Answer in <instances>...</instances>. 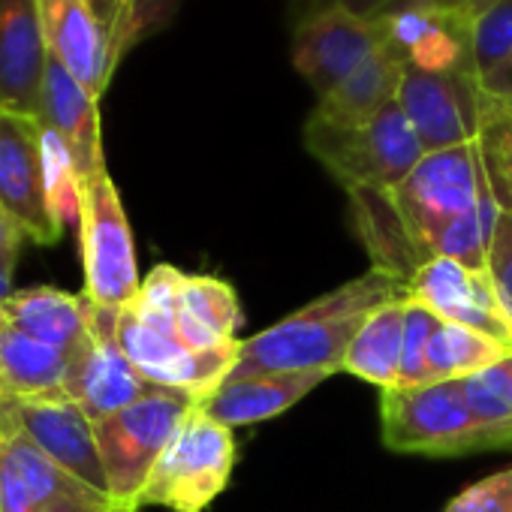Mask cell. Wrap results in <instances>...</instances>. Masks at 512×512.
<instances>
[{"instance_id":"obj_40","label":"cell","mask_w":512,"mask_h":512,"mask_svg":"<svg viewBox=\"0 0 512 512\" xmlns=\"http://www.w3.org/2000/svg\"><path fill=\"white\" fill-rule=\"evenodd\" d=\"M491 4H497V0H470V7H467V22H473L479 13H485Z\"/></svg>"},{"instance_id":"obj_35","label":"cell","mask_w":512,"mask_h":512,"mask_svg":"<svg viewBox=\"0 0 512 512\" xmlns=\"http://www.w3.org/2000/svg\"><path fill=\"white\" fill-rule=\"evenodd\" d=\"M482 148L488 154V163L494 169V178L506 196V202L512 205V118L500 121L485 139Z\"/></svg>"},{"instance_id":"obj_27","label":"cell","mask_w":512,"mask_h":512,"mask_svg":"<svg viewBox=\"0 0 512 512\" xmlns=\"http://www.w3.org/2000/svg\"><path fill=\"white\" fill-rule=\"evenodd\" d=\"M461 389L473 416L485 428L497 431L512 449V353H506L491 368L464 377Z\"/></svg>"},{"instance_id":"obj_5","label":"cell","mask_w":512,"mask_h":512,"mask_svg":"<svg viewBox=\"0 0 512 512\" xmlns=\"http://www.w3.org/2000/svg\"><path fill=\"white\" fill-rule=\"evenodd\" d=\"M196 404L199 401L184 392L157 386L136 404L94 422L103 470L109 479V497L118 506L139 509L154 464Z\"/></svg>"},{"instance_id":"obj_29","label":"cell","mask_w":512,"mask_h":512,"mask_svg":"<svg viewBox=\"0 0 512 512\" xmlns=\"http://www.w3.org/2000/svg\"><path fill=\"white\" fill-rule=\"evenodd\" d=\"M512 61V0H497L470 22V67L482 79Z\"/></svg>"},{"instance_id":"obj_34","label":"cell","mask_w":512,"mask_h":512,"mask_svg":"<svg viewBox=\"0 0 512 512\" xmlns=\"http://www.w3.org/2000/svg\"><path fill=\"white\" fill-rule=\"evenodd\" d=\"M485 269H488V275L497 287V296L512 320V208H506L497 220Z\"/></svg>"},{"instance_id":"obj_22","label":"cell","mask_w":512,"mask_h":512,"mask_svg":"<svg viewBox=\"0 0 512 512\" xmlns=\"http://www.w3.org/2000/svg\"><path fill=\"white\" fill-rule=\"evenodd\" d=\"M0 311H4L25 335L64 353L67 362L88 338V296L85 293L73 296L55 287L16 290L10 299L0 302Z\"/></svg>"},{"instance_id":"obj_36","label":"cell","mask_w":512,"mask_h":512,"mask_svg":"<svg viewBox=\"0 0 512 512\" xmlns=\"http://www.w3.org/2000/svg\"><path fill=\"white\" fill-rule=\"evenodd\" d=\"M22 229L10 220V214L0 205V263L16 266L19 260V250H22Z\"/></svg>"},{"instance_id":"obj_33","label":"cell","mask_w":512,"mask_h":512,"mask_svg":"<svg viewBox=\"0 0 512 512\" xmlns=\"http://www.w3.org/2000/svg\"><path fill=\"white\" fill-rule=\"evenodd\" d=\"M401 4H407V0H290L287 13H290V28L320 16L326 10H347V13L359 16V19L377 22V19H383L389 10H395Z\"/></svg>"},{"instance_id":"obj_28","label":"cell","mask_w":512,"mask_h":512,"mask_svg":"<svg viewBox=\"0 0 512 512\" xmlns=\"http://www.w3.org/2000/svg\"><path fill=\"white\" fill-rule=\"evenodd\" d=\"M43 175H46V196L55 220L64 226H79L82 220V178L76 160L64 139L43 127Z\"/></svg>"},{"instance_id":"obj_25","label":"cell","mask_w":512,"mask_h":512,"mask_svg":"<svg viewBox=\"0 0 512 512\" xmlns=\"http://www.w3.org/2000/svg\"><path fill=\"white\" fill-rule=\"evenodd\" d=\"M404 299H395L383 308H377L362 329L356 332L341 371L353 374L380 392L398 386L401 371V344H404Z\"/></svg>"},{"instance_id":"obj_41","label":"cell","mask_w":512,"mask_h":512,"mask_svg":"<svg viewBox=\"0 0 512 512\" xmlns=\"http://www.w3.org/2000/svg\"><path fill=\"white\" fill-rule=\"evenodd\" d=\"M109 512H139V509H136V506H118V503H115Z\"/></svg>"},{"instance_id":"obj_8","label":"cell","mask_w":512,"mask_h":512,"mask_svg":"<svg viewBox=\"0 0 512 512\" xmlns=\"http://www.w3.org/2000/svg\"><path fill=\"white\" fill-rule=\"evenodd\" d=\"M82 266L85 296L103 308H127L142 281L127 211L109 172L82 184Z\"/></svg>"},{"instance_id":"obj_2","label":"cell","mask_w":512,"mask_h":512,"mask_svg":"<svg viewBox=\"0 0 512 512\" xmlns=\"http://www.w3.org/2000/svg\"><path fill=\"white\" fill-rule=\"evenodd\" d=\"M407 287L368 269L332 293L308 302L281 323L241 341L238 362L229 377L275 371H326L338 374L362 323L383 305L404 299Z\"/></svg>"},{"instance_id":"obj_24","label":"cell","mask_w":512,"mask_h":512,"mask_svg":"<svg viewBox=\"0 0 512 512\" xmlns=\"http://www.w3.org/2000/svg\"><path fill=\"white\" fill-rule=\"evenodd\" d=\"M67 356L25 335L0 311V392L4 398L67 395Z\"/></svg>"},{"instance_id":"obj_4","label":"cell","mask_w":512,"mask_h":512,"mask_svg":"<svg viewBox=\"0 0 512 512\" xmlns=\"http://www.w3.org/2000/svg\"><path fill=\"white\" fill-rule=\"evenodd\" d=\"M380 425L386 449L407 455L455 458L485 449H509L497 431L473 416L461 380L380 392Z\"/></svg>"},{"instance_id":"obj_11","label":"cell","mask_w":512,"mask_h":512,"mask_svg":"<svg viewBox=\"0 0 512 512\" xmlns=\"http://www.w3.org/2000/svg\"><path fill=\"white\" fill-rule=\"evenodd\" d=\"M118 341L136 371L160 389L184 392L205 401L232 374L241 350V338L217 350H190L175 338H166L145 323H139L127 308L118 314Z\"/></svg>"},{"instance_id":"obj_21","label":"cell","mask_w":512,"mask_h":512,"mask_svg":"<svg viewBox=\"0 0 512 512\" xmlns=\"http://www.w3.org/2000/svg\"><path fill=\"white\" fill-rule=\"evenodd\" d=\"M407 61L386 43L371 58H365L338 88L317 100L314 118L338 127H356L377 118L386 106L398 100Z\"/></svg>"},{"instance_id":"obj_13","label":"cell","mask_w":512,"mask_h":512,"mask_svg":"<svg viewBox=\"0 0 512 512\" xmlns=\"http://www.w3.org/2000/svg\"><path fill=\"white\" fill-rule=\"evenodd\" d=\"M290 31L293 70L308 82L317 100L338 88L380 46H386L383 19L368 22L347 10H326L302 25H293Z\"/></svg>"},{"instance_id":"obj_3","label":"cell","mask_w":512,"mask_h":512,"mask_svg":"<svg viewBox=\"0 0 512 512\" xmlns=\"http://www.w3.org/2000/svg\"><path fill=\"white\" fill-rule=\"evenodd\" d=\"M302 139L308 154L347 193L392 190L425 157V148L413 124L401 112L398 100L368 124H356V127H338L308 115Z\"/></svg>"},{"instance_id":"obj_10","label":"cell","mask_w":512,"mask_h":512,"mask_svg":"<svg viewBox=\"0 0 512 512\" xmlns=\"http://www.w3.org/2000/svg\"><path fill=\"white\" fill-rule=\"evenodd\" d=\"M118 314L121 308H103L88 299V338L70 356L64 392L85 410L91 422L130 407L157 389L121 350Z\"/></svg>"},{"instance_id":"obj_9","label":"cell","mask_w":512,"mask_h":512,"mask_svg":"<svg viewBox=\"0 0 512 512\" xmlns=\"http://www.w3.org/2000/svg\"><path fill=\"white\" fill-rule=\"evenodd\" d=\"M115 500L55 464L0 413V512H109Z\"/></svg>"},{"instance_id":"obj_18","label":"cell","mask_w":512,"mask_h":512,"mask_svg":"<svg viewBox=\"0 0 512 512\" xmlns=\"http://www.w3.org/2000/svg\"><path fill=\"white\" fill-rule=\"evenodd\" d=\"M386 43L422 73H461L470 70V22L455 13L434 10L419 0L389 10L383 16Z\"/></svg>"},{"instance_id":"obj_16","label":"cell","mask_w":512,"mask_h":512,"mask_svg":"<svg viewBox=\"0 0 512 512\" xmlns=\"http://www.w3.org/2000/svg\"><path fill=\"white\" fill-rule=\"evenodd\" d=\"M49 58L58 61L97 100L109 91L121 58L88 0H40Z\"/></svg>"},{"instance_id":"obj_20","label":"cell","mask_w":512,"mask_h":512,"mask_svg":"<svg viewBox=\"0 0 512 512\" xmlns=\"http://www.w3.org/2000/svg\"><path fill=\"white\" fill-rule=\"evenodd\" d=\"M332 374L326 371H275V374H247L226 377L220 389H214L199 407L226 428L256 425L287 413L308 392L326 383Z\"/></svg>"},{"instance_id":"obj_37","label":"cell","mask_w":512,"mask_h":512,"mask_svg":"<svg viewBox=\"0 0 512 512\" xmlns=\"http://www.w3.org/2000/svg\"><path fill=\"white\" fill-rule=\"evenodd\" d=\"M479 82H482V88H485L494 100L512 106V61H506L503 67H497L494 73L482 76Z\"/></svg>"},{"instance_id":"obj_38","label":"cell","mask_w":512,"mask_h":512,"mask_svg":"<svg viewBox=\"0 0 512 512\" xmlns=\"http://www.w3.org/2000/svg\"><path fill=\"white\" fill-rule=\"evenodd\" d=\"M419 4H428V7H434V10L455 13V16H464V19H467V7H470V0H419Z\"/></svg>"},{"instance_id":"obj_7","label":"cell","mask_w":512,"mask_h":512,"mask_svg":"<svg viewBox=\"0 0 512 512\" xmlns=\"http://www.w3.org/2000/svg\"><path fill=\"white\" fill-rule=\"evenodd\" d=\"M232 467V428L220 425L196 404L154 464L139 506L154 503L172 512H205L226 491Z\"/></svg>"},{"instance_id":"obj_19","label":"cell","mask_w":512,"mask_h":512,"mask_svg":"<svg viewBox=\"0 0 512 512\" xmlns=\"http://www.w3.org/2000/svg\"><path fill=\"white\" fill-rule=\"evenodd\" d=\"M40 124L64 139L76 160L82 184L106 172L100 100L82 82H76L58 61H49L40 100Z\"/></svg>"},{"instance_id":"obj_42","label":"cell","mask_w":512,"mask_h":512,"mask_svg":"<svg viewBox=\"0 0 512 512\" xmlns=\"http://www.w3.org/2000/svg\"><path fill=\"white\" fill-rule=\"evenodd\" d=\"M0 401H4V392H0Z\"/></svg>"},{"instance_id":"obj_26","label":"cell","mask_w":512,"mask_h":512,"mask_svg":"<svg viewBox=\"0 0 512 512\" xmlns=\"http://www.w3.org/2000/svg\"><path fill=\"white\" fill-rule=\"evenodd\" d=\"M506 353H512V350L482 332H473V329H464L455 323H440L428 344V359H425L428 380L425 383L473 377V374L491 368L494 362H500Z\"/></svg>"},{"instance_id":"obj_30","label":"cell","mask_w":512,"mask_h":512,"mask_svg":"<svg viewBox=\"0 0 512 512\" xmlns=\"http://www.w3.org/2000/svg\"><path fill=\"white\" fill-rule=\"evenodd\" d=\"M443 320L425 308L422 302L410 299L404 302V344H401V371H398V386L395 389H413L428 380L425 359H428V344Z\"/></svg>"},{"instance_id":"obj_23","label":"cell","mask_w":512,"mask_h":512,"mask_svg":"<svg viewBox=\"0 0 512 512\" xmlns=\"http://www.w3.org/2000/svg\"><path fill=\"white\" fill-rule=\"evenodd\" d=\"M244 323L235 290L211 275H184L178 308H175V335L190 350H217L238 341Z\"/></svg>"},{"instance_id":"obj_31","label":"cell","mask_w":512,"mask_h":512,"mask_svg":"<svg viewBox=\"0 0 512 512\" xmlns=\"http://www.w3.org/2000/svg\"><path fill=\"white\" fill-rule=\"evenodd\" d=\"M443 512H512V467L467 485Z\"/></svg>"},{"instance_id":"obj_39","label":"cell","mask_w":512,"mask_h":512,"mask_svg":"<svg viewBox=\"0 0 512 512\" xmlns=\"http://www.w3.org/2000/svg\"><path fill=\"white\" fill-rule=\"evenodd\" d=\"M13 269L16 266H7V263H0V302L10 299L16 290H13Z\"/></svg>"},{"instance_id":"obj_14","label":"cell","mask_w":512,"mask_h":512,"mask_svg":"<svg viewBox=\"0 0 512 512\" xmlns=\"http://www.w3.org/2000/svg\"><path fill=\"white\" fill-rule=\"evenodd\" d=\"M0 413L67 473L109 494V479L103 470L94 422L70 395L4 398L0 401Z\"/></svg>"},{"instance_id":"obj_15","label":"cell","mask_w":512,"mask_h":512,"mask_svg":"<svg viewBox=\"0 0 512 512\" xmlns=\"http://www.w3.org/2000/svg\"><path fill=\"white\" fill-rule=\"evenodd\" d=\"M407 296L431 308L443 323L482 332L512 350V320L488 269L482 272L449 260V256H434L416 272Z\"/></svg>"},{"instance_id":"obj_1","label":"cell","mask_w":512,"mask_h":512,"mask_svg":"<svg viewBox=\"0 0 512 512\" xmlns=\"http://www.w3.org/2000/svg\"><path fill=\"white\" fill-rule=\"evenodd\" d=\"M389 199L425 263L449 256L482 272L497 220L512 208L482 142L425 154Z\"/></svg>"},{"instance_id":"obj_17","label":"cell","mask_w":512,"mask_h":512,"mask_svg":"<svg viewBox=\"0 0 512 512\" xmlns=\"http://www.w3.org/2000/svg\"><path fill=\"white\" fill-rule=\"evenodd\" d=\"M49 61L40 0H0V109L40 121Z\"/></svg>"},{"instance_id":"obj_12","label":"cell","mask_w":512,"mask_h":512,"mask_svg":"<svg viewBox=\"0 0 512 512\" xmlns=\"http://www.w3.org/2000/svg\"><path fill=\"white\" fill-rule=\"evenodd\" d=\"M0 205L22 235L46 247L58 244L64 229L46 196L43 124L7 109H0Z\"/></svg>"},{"instance_id":"obj_32","label":"cell","mask_w":512,"mask_h":512,"mask_svg":"<svg viewBox=\"0 0 512 512\" xmlns=\"http://www.w3.org/2000/svg\"><path fill=\"white\" fill-rule=\"evenodd\" d=\"M94 7V13L100 16V22L106 25L109 37H112V46H115V55L124 61L136 46V10L142 0H88Z\"/></svg>"},{"instance_id":"obj_6","label":"cell","mask_w":512,"mask_h":512,"mask_svg":"<svg viewBox=\"0 0 512 512\" xmlns=\"http://www.w3.org/2000/svg\"><path fill=\"white\" fill-rule=\"evenodd\" d=\"M398 106L413 124L425 154L482 142L500 121L512 118V106L494 100L476 73H422L407 67Z\"/></svg>"}]
</instances>
